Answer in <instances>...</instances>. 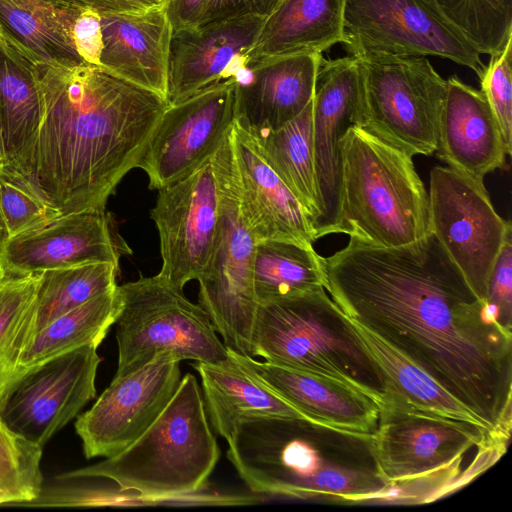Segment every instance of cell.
I'll use <instances>...</instances> for the list:
<instances>
[{"label":"cell","mask_w":512,"mask_h":512,"mask_svg":"<svg viewBox=\"0 0 512 512\" xmlns=\"http://www.w3.org/2000/svg\"><path fill=\"white\" fill-rule=\"evenodd\" d=\"M158 1H160V2H162V3H165V2H166V0H158Z\"/></svg>","instance_id":"cell-46"},{"label":"cell","mask_w":512,"mask_h":512,"mask_svg":"<svg viewBox=\"0 0 512 512\" xmlns=\"http://www.w3.org/2000/svg\"><path fill=\"white\" fill-rule=\"evenodd\" d=\"M180 362L161 354L126 375L114 376L94 405L75 422L87 459L112 457L148 429L180 384Z\"/></svg>","instance_id":"cell-15"},{"label":"cell","mask_w":512,"mask_h":512,"mask_svg":"<svg viewBox=\"0 0 512 512\" xmlns=\"http://www.w3.org/2000/svg\"><path fill=\"white\" fill-rule=\"evenodd\" d=\"M428 212L430 232L485 301L493 264L512 234L510 221L495 211L484 185L441 166L430 172Z\"/></svg>","instance_id":"cell-12"},{"label":"cell","mask_w":512,"mask_h":512,"mask_svg":"<svg viewBox=\"0 0 512 512\" xmlns=\"http://www.w3.org/2000/svg\"><path fill=\"white\" fill-rule=\"evenodd\" d=\"M209 0H166L165 11L172 32L189 27H196Z\"/></svg>","instance_id":"cell-42"},{"label":"cell","mask_w":512,"mask_h":512,"mask_svg":"<svg viewBox=\"0 0 512 512\" xmlns=\"http://www.w3.org/2000/svg\"><path fill=\"white\" fill-rule=\"evenodd\" d=\"M131 249L105 208L60 215L49 223L0 242V266L17 274L39 273L91 262L119 266Z\"/></svg>","instance_id":"cell-18"},{"label":"cell","mask_w":512,"mask_h":512,"mask_svg":"<svg viewBox=\"0 0 512 512\" xmlns=\"http://www.w3.org/2000/svg\"><path fill=\"white\" fill-rule=\"evenodd\" d=\"M5 162V154H4V145H3V138H2V130L0 125V166H2Z\"/></svg>","instance_id":"cell-44"},{"label":"cell","mask_w":512,"mask_h":512,"mask_svg":"<svg viewBox=\"0 0 512 512\" xmlns=\"http://www.w3.org/2000/svg\"><path fill=\"white\" fill-rule=\"evenodd\" d=\"M485 302L496 321L511 331L512 326V234L505 239L487 282Z\"/></svg>","instance_id":"cell-39"},{"label":"cell","mask_w":512,"mask_h":512,"mask_svg":"<svg viewBox=\"0 0 512 512\" xmlns=\"http://www.w3.org/2000/svg\"><path fill=\"white\" fill-rule=\"evenodd\" d=\"M193 366L201 378V390L209 422L227 443L238 422L245 418L307 419L229 356L222 362H197Z\"/></svg>","instance_id":"cell-26"},{"label":"cell","mask_w":512,"mask_h":512,"mask_svg":"<svg viewBox=\"0 0 512 512\" xmlns=\"http://www.w3.org/2000/svg\"><path fill=\"white\" fill-rule=\"evenodd\" d=\"M150 217L160 241L162 266L158 274L183 290L205 267L216 236L219 192L212 155L159 189Z\"/></svg>","instance_id":"cell-17"},{"label":"cell","mask_w":512,"mask_h":512,"mask_svg":"<svg viewBox=\"0 0 512 512\" xmlns=\"http://www.w3.org/2000/svg\"><path fill=\"white\" fill-rule=\"evenodd\" d=\"M484 94L501 131L508 155L512 150V40L494 55L479 77Z\"/></svg>","instance_id":"cell-38"},{"label":"cell","mask_w":512,"mask_h":512,"mask_svg":"<svg viewBox=\"0 0 512 512\" xmlns=\"http://www.w3.org/2000/svg\"><path fill=\"white\" fill-rule=\"evenodd\" d=\"M97 348L69 350L15 374L0 394L1 422L43 447L95 397Z\"/></svg>","instance_id":"cell-11"},{"label":"cell","mask_w":512,"mask_h":512,"mask_svg":"<svg viewBox=\"0 0 512 512\" xmlns=\"http://www.w3.org/2000/svg\"><path fill=\"white\" fill-rule=\"evenodd\" d=\"M83 8L55 0H0V36L36 64H82L72 29Z\"/></svg>","instance_id":"cell-27"},{"label":"cell","mask_w":512,"mask_h":512,"mask_svg":"<svg viewBox=\"0 0 512 512\" xmlns=\"http://www.w3.org/2000/svg\"><path fill=\"white\" fill-rule=\"evenodd\" d=\"M284 0H209L198 26L242 16L266 19Z\"/></svg>","instance_id":"cell-41"},{"label":"cell","mask_w":512,"mask_h":512,"mask_svg":"<svg viewBox=\"0 0 512 512\" xmlns=\"http://www.w3.org/2000/svg\"><path fill=\"white\" fill-rule=\"evenodd\" d=\"M346 0H284L263 22L248 62L322 54L346 41Z\"/></svg>","instance_id":"cell-25"},{"label":"cell","mask_w":512,"mask_h":512,"mask_svg":"<svg viewBox=\"0 0 512 512\" xmlns=\"http://www.w3.org/2000/svg\"><path fill=\"white\" fill-rule=\"evenodd\" d=\"M322 262L324 288L352 322L425 371L495 442L509 441L512 333L431 232L398 247L350 237Z\"/></svg>","instance_id":"cell-1"},{"label":"cell","mask_w":512,"mask_h":512,"mask_svg":"<svg viewBox=\"0 0 512 512\" xmlns=\"http://www.w3.org/2000/svg\"><path fill=\"white\" fill-rule=\"evenodd\" d=\"M40 273L17 274L0 266V394L34 337Z\"/></svg>","instance_id":"cell-34"},{"label":"cell","mask_w":512,"mask_h":512,"mask_svg":"<svg viewBox=\"0 0 512 512\" xmlns=\"http://www.w3.org/2000/svg\"><path fill=\"white\" fill-rule=\"evenodd\" d=\"M322 256L293 242H256L253 287L258 304L324 288Z\"/></svg>","instance_id":"cell-31"},{"label":"cell","mask_w":512,"mask_h":512,"mask_svg":"<svg viewBox=\"0 0 512 512\" xmlns=\"http://www.w3.org/2000/svg\"><path fill=\"white\" fill-rule=\"evenodd\" d=\"M246 224L255 241L280 240L313 247L311 219L266 158L258 140L234 121L232 129Z\"/></svg>","instance_id":"cell-21"},{"label":"cell","mask_w":512,"mask_h":512,"mask_svg":"<svg viewBox=\"0 0 512 512\" xmlns=\"http://www.w3.org/2000/svg\"><path fill=\"white\" fill-rule=\"evenodd\" d=\"M118 271L111 262H91L39 272L34 336L57 317L114 289Z\"/></svg>","instance_id":"cell-33"},{"label":"cell","mask_w":512,"mask_h":512,"mask_svg":"<svg viewBox=\"0 0 512 512\" xmlns=\"http://www.w3.org/2000/svg\"><path fill=\"white\" fill-rule=\"evenodd\" d=\"M236 78L207 87L164 110L137 168L159 190L210 157L232 127Z\"/></svg>","instance_id":"cell-16"},{"label":"cell","mask_w":512,"mask_h":512,"mask_svg":"<svg viewBox=\"0 0 512 512\" xmlns=\"http://www.w3.org/2000/svg\"><path fill=\"white\" fill-rule=\"evenodd\" d=\"M381 476L396 485L455 469L473 445L505 450L479 425L390 402L373 434Z\"/></svg>","instance_id":"cell-13"},{"label":"cell","mask_w":512,"mask_h":512,"mask_svg":"<svg viewBox=\"0 0 512 512\" xmlns=\"http://www.w3.org/2000/svg\"><path fill=\"white\" fill-rule=\"evenodd\" d=\"M79 7H90L103 12H134L148 9L146 6L134 0H55ZM155 6V5H154Z\"/></svg>","instance_id":"cell-43"},{"label":"cell","mask_w":512,"mask_h":512,"mask_svg":"<svg viewBox=\"0 0 512 512\" xmlns=\"http://www.w3.org/2000/svg\"><path fill=\"white\" fill-rule=\"evenodd\" d=\"M38 65L0 36V125L5 162L16 163L31 147L44 115Z\"/></svg>","instance_id":"cell-28"},{"label":"cell","mask_w":512,"mask_h":512,"mask_svg":"<svg viewBox=\"0 0 512 512\" xmlns=\"http://www.w3.org/2000/svg\"><path fill=\"white\" fill-rule=\"evenodd\" d=\"M4 239H5L4 230H3V226H2V223L0 220V242H2Z\"/></svg>","instance_id":"cell-45"},{"label":"cell","mask_w":512,"mask_h":512,"mask_svg":"<svg viewBox=\"0 0 512 512\" xmlns=\"http://www.w3.org/2000/svg\"><path fill=\"white\" fill-rule=\"evenodd\" d=\"M231 129L212 154L219 192V220L208 261L196 280L199 305L223 344L251 357V337L259 305L253 287L256 241L241 206Z\"/></svg>","instance_id":"cell-7"},{"label":"cell","mask_w":512,"mask_h":512,"mask_svg":"<svg viewBox=\"0 0 512 512\" xmlns=\"http://www.w3.org/2000/svg\"><path fill=\"white\" fill-rule=\"evenodd\" d=\"M342 156L340 233L380 247L430 233L428 192L411 156L360 126L345 134Z\"/></svg>","instance_id":"cell-6"},{"label":"cell","mask_w":512,"mask_h":512,"mask_svg":"<svg viewBox=\"0 0 512 512\" xmlns=\"http://www.w3.org/2000/svg\"><path fill=\"white\" fill-rule=\"evenodd\" d=\"M312 122L313 99L301 114L284 126L254 137L271 166L304 207L314 231L319 204L313 161Z\"/></svg>","instance_id":"cell-32"},{"label":"cell","mask_w":512,"mask_h":512,"mask_svg":"<svg viewBox=\"0 0 512 512\" xmlns=\"http://www.w3.org/2000/svg\"><path fill=\"white\" fill-rule=\"evenodd\" d=\"M359 59L364 70L362 128L411 157L434 153L447 80L426 57Z\"/></svg>","instance_id":"cell-9"},{"label":"cell","mask_w":512,"mask_h":512,"mask_svg":"<svg viewBox=\"0 0 512 512\" xmlns=\"http://www.w3.org/2000/svg\"><path fill=\"white\" fill-rule=\"evenodd\" d=\"M228 356L308 420L373 435L380 407L369 396L321 375L258 361L227 348Z\"/></svg>","instance_id":"cell-22"},{"label":"cell","mask_w":512,"mask_h":512,"mask_svg":"<svg viewBox=\"0 0 512 512\" xmlns=\"http://www.w3.org/2000/svg\"><path fill=\"white\" fill-rule=\"evenodd\" d=\"M450 22L482 55L502 52L512 40V0H437Z\"/></svg>","instance_id":"cell-35"},{"label":"cell","mask_w":512,"mask_h":512,"mask_svg":"<svg viewBox=\"0 0 512 512\" xmlns=\"http://www.w3.org/2000/svg\"><path fill=\"white\" fill-rule=\"evenodd\" d=\"M100 67L166 99L172 28L164 3L134 12L100 13Z\"/></svg>","instance_id":"cell-24"},{"label":"cell","mask_w":512,"mask_h":512,"mask_svg":"<svg viewBox=\"0 0 512 512\" xmlns=\"http://www.w3.org/2000/svg\"><path fill=\"white\" fill-rule=\"evenodd\" d=\"M58 216V211L0 167V220L5 239L39 228Z\"/></svg>","instance_id":"cell-37"},{"label":"cell","mask_w":512,"mask_h":512,"mask_svg":"<svg viewBox=\"0 0 512 512\" xmlns=\"http://www.w3.org/2000/svg\"><path fill=\"white\" fill-rule=\"evenodd\" d=\"M227 458L255 493L291 499L383 502L393 484L380 474L373 435L295 417L238 422Z\"/></svg>","instance_id":"cell-3"},{"label":"cell","mask_w":512,"mask_h":512,"mask_svg":"<svg viewBox=\"0 0 512 512\" xmlns=\"http://www.w3.org/2000/svg\"><path fill=\"white\" fill-rule=\"evenodd\" d=\"M264 20L242 16L173 31L168 54V104L236 78L247 65Z\"/></svg>","instance_id":"cell-19"},{"label":"cell","mask_w":512,"mask_h":512,"mask_svg":"<svg viewBox=\"0 0 512 512\" xmlns=\"http://www.w3.org/2000/svg\"><path fill=\"white\" fill-rule=\"evenodd\" d=\"M44 115L28 151L0 166L60 215L105 208L169 105L100 66L38 65Z\"/></svg>","instance_id":"cell-2"},{"label":"cell","mask_w":512,"mask_h":512,"mask_svg":"<svg viewBox=\"0 0 512 512\" xmlns=\"http://www.w3.org/2000/svg\"><path fill=\"white\" fill-rule=\"evenodd\" d=\"M121 307L117 285L57 317L34 336L22 353L15 374L69 350L91 344L99 347Z\"/></svg>","instance_id":"cell-30"},{"label":"cell","mask_w":512,"mask_h":512,"mask_svg":"<svg viewBox=\"0 0 512 512\" xmlns=\"http://www.w3.org/2000/svg\"><path fill=\"white\" fill-rule=\"evenodd\" d=\"M434 153L448 167L481 185L487 174L505 167L509 156L484 94L457 75L447 79Z\"/></svg>","instance_id":"cell-23"},{"label":"cell","mask_w":512,"mask_h":512,"mask_svg":"<svg viewBox=\"0 0 512 512\" xmlns=\"http://www.w3.org/2000/svg\"><path fill=\"white\" fill-rule=\"evenodd\" d=\"M221 455L201 387L185 374L160 415L120 453L70 473L109 480L149 505L196 502Z\"/></svg>","instance_id":"cell-4"},{"label":"cell","mask_w":512,"mask_h":512,"mask_svg":"<svg viewBox=\"0 0 512 512\" xmlns=\"http://www.w3.org/2000/svg\"><path fill=\"white\" fill-rule=\"evenodd\" d=\"M41 457V446L13 433L0 420V504H29L40 496Z\"/></svg>","instance_id":"cell-36"},{"label":"cell","mask_w":512,"mask_h":512,"mask_svg":"<svg viewBox=\"0 0 512 512\" xmlns=\"http://www.w3.org/2000/svg\"><path fill=\"white\" fill-rule=\"evenodd\" d=\"M322 54L247 62L237 74L235 121L255 137L296 118L312 101Z\"/></svg>","instance_id":"cell-20"},{"label":"cell","mask_w":512,"mask_h":512,"mask_svg":"<svg viewBox=\"0 0 512 512\" xmlns=\"http://www.w3.org/2000/svg\"><path fill=\"white\" fill-rule=\"evenodd\" d=\"M352 323L388 380L389 393L385 404L400 403L428 413L467 421L487 429L476 415L425 371L365 328Z\"/></svg>","instance_id":"cell-29"},{"label":"cell","mask_w":512,"mask_h":512,"mask_svg":"<svg viewBox=\"0 0 512 512\" xmlns=\"http://www.w3.org/2000/svg\"><path fill=\"white\" fill-rule=\"evenodd\" d=\"M255 356L344 383L380 409L388 397L384 372L323 287L258 305L251 337Z\"/></svg>","instance_id":"cell-5"},{"label":"cell","mask_w":512,"mask_h":512,"mask_svg":"<svg viewBox=\"0 0 512 512\" xmlns=\"http://www.w3.org/2000/svg\"><path fill=\"white\" fill-rule=\"evenodd\" d=\"M348 55L435 56L481 76V54L450 22L437 0H346Z\"/></svg>","instance_id":"cell-10"},{"label":"cell","mask_w":512,"mask_h":512,"mask_svg":"<svg viewBox=\"0 0 512 512\" xmlns=\"http://www.w3.org/2000/svg\"><path fill=\"white\" fill-rule=\"evenodd\" d=\"M364 70L354 56L322 57L313 95L312 145L319 216L314 237L341 229L342 143L348 130L362 127Z\"/></svg>","instance_id":"cell-14"},{"label":"cell","mask_w":512,"mask_h":512,"mask_svg":"<svg viewBox=\"0 0 512 512\" xmlns=\"http://www.w3.org/2000/svg\"><path fill=\"white\" fill-rule=\"evenodd\" d=\"M116 319L118 365L126 375L161 354L180 361L218 363L228 359L207 313L159 274L119 286Z\"/></svg>","instance_id":"cell-8"},{"label":"cell","mask_w":512,"mask_h":512,"mask_svg":"<svg viewBox=\"0 0 512 512\" xmlns=\"http://www.w3.org/2000/svg\"><path fill=\"white\" fill-rule=\"evenodd\" d=\"M76 51L84 63L100 66L103 47L100 13L90 7H84L72 29Z\"/></svg>","instance_id":"cell-40"}]
</instances>
